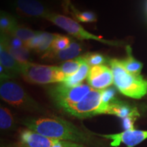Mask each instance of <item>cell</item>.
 Returning <instances> with one entry per match:
<instances>
[{"label":"cell","instance_id":"277c9868","mask_svg":"<svg viewBox=\"0 0 147 147\" xmlns=\"http://www.w3.org/2000/svg\"><path fill=\"white\" fill-rule=\"evenodd\" d=\"M0 95L3 101L14 107L31 111L40 109L36 101L27 94L22 87L12 80H1Z\"/></svg>","mask_w":147,"mask_h":147},{"label":"cell","instance_id":"e0dca14e","mask_svg":"<svg viewBox=\"0 0 147 147\" xmlns=\"http://www.w3.org/2000/svg\"><path fill=\"white\" fill-rule=\"evenodd\" d=\"M127 57L123 60H121L125 69L129 73L135 75H140L142 68V63L137 61L131 55V51L129 47H127Z\"/></svg>","mask_w":147,"mask_h":147},{"label":"cell","instance_id":"7a4b0ae2","mask_svg":"<svg viewBox=\"0 0 147 147\" xmlns=\"http://www.w3.org/2000/svg\"><path fill=\"white\" fill-rule=\"evenodd\" d=\"M114 76V84L122 94L134 99H140L147 93V80L141 75L129 73L125 69L121 60H109Z\"/></svg>","mask_w":147,"mask_h":147},{"label":"cell","instance_id":"9a60e30c","mask_svg":"<svg viewBox=\"0 0 147 147\" xmlns=\"http://www.w3.org/2000/svg\"><path fill=\"white\" fill-rule=\"evenodd\" d=\"M137 110L136 109H131L128 106L125 105L122 103L119 102L117 100L110 103L108 105L106 114L114 115L120 117L121 119H125L129 116L131 115Z\"/></svg>","mask_w":147,"mask_h":147},{"label":"cell","instance_id":"8992f818","mask_svg":"<svg viewBox=\"0 0 147 147\" xmlns=\"http://www.w3.org/2000/svg\"><path fill=\"white\" fill-rule=\"evenodd\" d=\"M48 21H51L57 26L64 29L69 34L74 38L79 40H94L102 43L109 45H116L117 44L115 42L108 41L102 39L99 36H95L86 31L81 25L74 20L67 17V16L61 15L59 14H55L51 12L49 16L46 18Z\"/></svg>","mask_w":147,"mask_h":147},{"label":"cell","instance_id":"ac0fdd59","mask_svg":"<svg viewBox=\"0 0 147 147\" xmlns=\"http://www.w3.org/2000/svg\"><path fill=\"white\" fill-rule=\"evenodd\" d=\"M17 22L14 17L7 12L1 11L0 15V30L1 34L10 35L17 26Z\"/></svg>","mask_w":147,"mask_h":147},{"label":"cell","instance_id":"ba28073f","mask_svg":"<svg viewBox=\"0 0 147 147\" xmlns=\"http://www.w3.org/2000/svg\"><path fill=\"white\" fill-rule=\"evenodd\" d=\"M12 5L18 15L25 17L46 18L51 13L38 0H13Z\"/></svg>","mask_w":147,"mask_h":147},{"label":"cell","instance_id":"4316f807","mask_svg":"<svg viewBox=\"0 0 147 147\" xmlns=\"http://www.w3.org/2000/svg\"><path fill=\"white\" fill-rule=\"evenodd\" d=\"M17 147H21V146H20V145H19V146H17Z\"/></svg>","mask_w":147,"mask_h":147},{"label":"cell","instance_id":"d4e9b609","mask_svg":"<svg viewBox=\"0 0 147 147\" xmlns=\"http://www.w3.org/2000/svg\"><path fill=\"white\" fill-rule=\"evenodd\" d=\"M83 58L91 67L102 65L107 61V59L100 53H87L85 55H83Z\"/></svg>","mask_w":147,"mask_h":147},{"label":"cell","instance_id":"484cf974","mask_svg":"<svg viewBox=\"0 0 147 147\" xmlns=\"http://www.w3.org/2000/svg\"><path fill=\"white\" fill-rule=\"evenodd\" d=\"M42 32H40L39 34L37 35L34 38H33L32 40H29V42L25 43V47L27 48L28 49H34L36 51L37 48L39 47L40 43L42 42V36H41Z\"/></svg>","mask_w":147,"mask_h":147},{"label":"cell","instance_id":"4fadbf2b","mask_svg":"<svg viewBox=\"0 0 147 147\" xmlns=\"http://www.w3.org/2000/svg\"><path fill=\"white\" fill-rule=\"evenodd\" d=\"M0 61L1 65L9 73L11 78L21 74V64L14 59L2 44H0Z\"/></svg>","mask_w":147,"mask_h":147},{"label":"cell","instance_id":"ffe728a7","mask_svg":"<svg viewBox=\"0 0 147 147\" xmlns=\"http://www.w3.org/2000/svg\"><path fill=\"white\" fill-rule=\"evenodd\" d=\"M40 32L39 31H34L27 27L17 25L9 36L17 38L22 40L24 43H26L37 35L39 34Z\"/></svg>","mask_w":147,"mask_h":147},{"label":"cell","instance_id":"5b68a950","mask_svg":"<svg viewBox=\"0 0 147 147\" xmlns=\"http://www.w3.org/2000/svg\"><path fill=\"white\" fill-rule=\"evenodd\" d=\"M92 89L91 86L86 84L69 87L59 82L51 90V96L57 105L65 110L80 102Z\"/></svg>","mask_w":147,"mask_h":147},{"label":"cell","instance_id":"7402d4cb","mask_svg":"<svg viewBox=\"0 0 147 147\" xmlns=\"http://www.w3.org/2000/svg\"><path fill=\"white\" fill-rule=\"evenodd\" d=\"M14 125V118L10 110L8 108H0V127L1 129H8Z\"/></svg>","mask_w":147,"mask_h":147},{"label":"cell","instance_id":"8fae6325","mask_svg":"<svg viewBox=\"0 0 147 147\" xmlns=\"http://www.w3.org/2000/svg\"><path fill=\"white\" fill-rule=\"evenodd\" d=\"M59 140L51 138L32 130L24 129L20 135L21 147H53Z\"/></svg>","mask_w":147,"mask_h":147},{"label":"cell","instance_id":"5bb4252c","mask_svg":"<svg viewBox=\"0 0 147 147\" xmlns=\"http://www.w3.org/2000/svg\"><path fill=\"white\" fill-rule=\"evenodd\" d=\"M90 68H91V66L85 61V60H84L83 63L80 66L78 71L74 74L67 77L63 82H61V83L69 87H76V86L80 85L82 84V82L84 79L87 78Z\"/></svg>","mask_w":147,"mask_h":147},{"label":"cell","instance_id":"cb8c5ba5","mask_svg":"<svg viewBox=\"0 0 147 147\" xmlns=\"http://www.w3.org/2000/svg\"><path fill=\"white\" fill-rule=\"evenodd\" d=\"M70 43L71 40L68 37L56 34L50 50L53 51H62L68 47Z\"/></svg>","mask_w":147,"mask_h":147},{"label":"cell","instance_id":"7c38bea8","mask_svg":"<svg viewBox=\"0 0 147 147\" xmlns=\"http://www.w3.org/2000/svg\"><path fill=\"white\" fill-rule=\"evenodd\" d=\"M82 45L76 41H71L69 47L59 51L49 50L42 55V59L53 61H66L76 58L82 52Z\"/></svg>","mask_w":147,"mask_h":147},{"label":"cell","instance_id":"3957f363","mask_svg":"<svg viewBox=\"0 0 147 147\" xmlns=\"http://www.w3.org/2000/svg\"><path fill=\"white\" fill-rule=\"evenodd\" d=\"M21 74L25 81L37 84L61 82L66 78L60 67L30 62L21 65Z\"/></svg>","mask_w":147,"mask_h":147},{"label":"cell","instance_id":"d6986e66","mask_svg":"<svg viewBox=\"0 0 147 147\" xmlns=\"http://www.w3.org/2000/svg\"><path fill=\"white\" fill-rule=\"evenodd\" d=\"M83 57H78L66 61L61 65L59 67L62 71L65 74L66 78L74 74L78 71L80 66L84 61Z\"/></svg>","mask_w":147,"mask_h":147},{"label":"cell","instance_id":"44dd1931","mask_svg":"<svg viewBox=\"0 0 147 147\" xmlns=\"http://www.w3.org/2000/svg\"><path fill=\"white\" fill-rule=\"evenodd\" d=\"M69 5H67V8L69 10V12L74 16L76 20L79 22L82 23H93L97 21L96 15L93 12L90 11H84V12H80L75 8L70 3H69Z\"/></svg>","mask_w":147,"mask_h":147},{"label":"cell","instance_id":"603a6c76","mask_svg":"<svg viewBox=\"0 0 147 147\" xmlns=\"http://www.w3.org/2000/svg\"><path fill=\"white\" fill-rule=\"evenodd\" d=\"M41 36L42 42L39 47L37 48L36 51L38 53H42L44 55L51 49L56 34L42 32Z\"/></svg>","mask_w":147,"mask_h":147},{"label":"cell","instance_id":"9c48e42d","mask_svg":"<svg viewBox=\"0 0 147 147\" xmlns=\"http://www.w3.org/2000/svg\"><path fill=\"white\" fill-rule=\"evenodd\" d=\"M87 78L89 85L95 89L102 90L114 83L112 69L104 65L91 67Z\"/></svg>","mask_w":147,"mask_h":147},{"label":"cell","instance_id":"2e32d148","mask_svg":"<svg viewBox=\"0 0 147 147\" xmlns=\"http://www.w3.org/2000/svg\"><path fill=\"white\" fill-rule=\"evenodd\" d=\"M1 44L4 46L6 50L8 53L13 57L14 59L18 62V63L23 65L27 63H29L30 59V53H29V49L25 47L14 48L10 46L5 45L4 43L1 42Z\"/></svg>","mask_w":147,"mask_h":147},{"label":"cell","instance_id":"52a82bcc","mask_svg":"<svg viewBox=\"0 0 147 147\" xmlns=\"http://www.w3.org/2000/svg\"><path fill=\"white\" fill-rule=\"evenodd\" d=\"M102 92L103 89H92L80 102L65 111L78 118H85L100 115Z\"/></svg>","mask_w":147,"mask_h":147},{"label":"cell","instance_id":"6da1fadb","mask_svg":"<svg viewBox=\"0 0 147 147\" xmlns=\"http://www.w3.org/2000/svg\"><path fill=\"white\" fill-rule=\"evenodd\" d=\"M24 124L29 129L51 138L73 142L87 140L85 134L63 119L48 117L29 119L24 121Z\"/></svg>","mask_w":147,"mask_h":147},{"label":"cell","instance_id":"30bf717a","mask_svg":"<svg viewBox=\"0 0 147 147\" xmlns=\"http://www.w3.org/2000/svg\"><path fill=\"white\" fill-rule=\"evenodd\" d=\"M102 137L111 140L112 146H119L121 144H125L127 147H134L144 140L147 139V131L129 129L119 134L102 135Z\"/></svg>","mask_w":147,"mask_h":147}]
</instances>
